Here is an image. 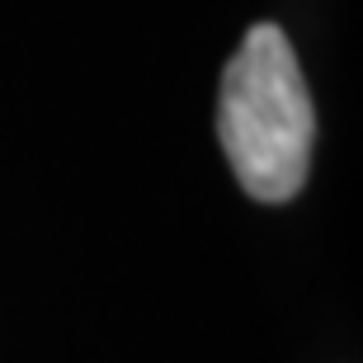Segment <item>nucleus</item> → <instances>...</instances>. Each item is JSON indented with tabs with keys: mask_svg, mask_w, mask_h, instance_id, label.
I'll use <instances>...</instances> for the list:
<instances>
[{
	"mask_svg": "<svg viewBox=\"0 0 363 363\" xmlns=\"http://www.w3.org/2000/svg\"><path fill=\"white\" fill-rule=\"evenodd\" d=\"M217 137L255 203H288L307 184L316 113L307 76L279 24H255L222 71Z\"/></svg>",
	"mask_w": 363,
	"mask_h": 363,
	"instance_id": "nucleus-1",
	"label": "nucleus"
}]
</instances>
